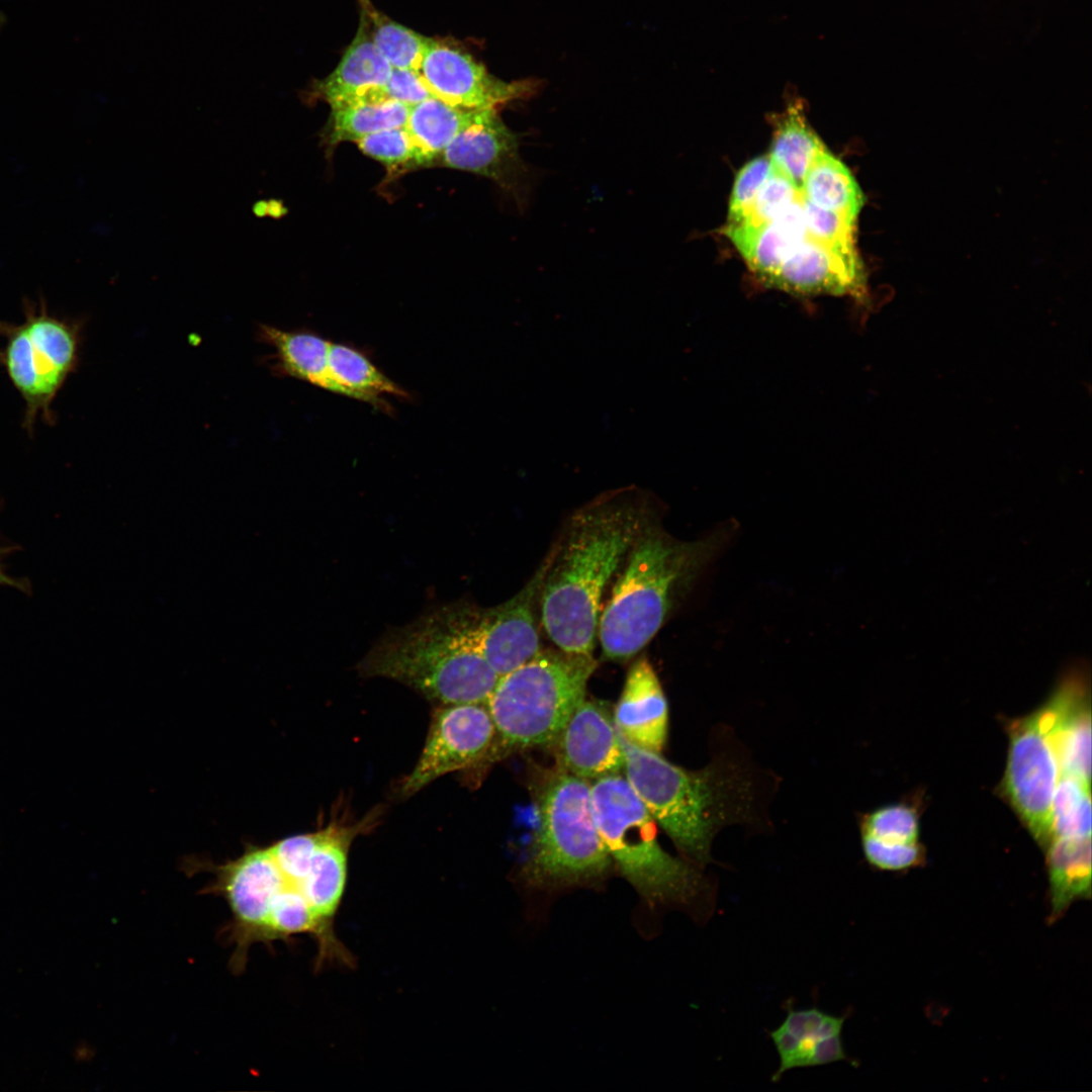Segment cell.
Returning a JSON list of instances; mask_svg holds the SVG:
<instances>
[{
    "label": "cell",
    "instance_id": "d4e9b609",
    "mask_svg": "<svg viewBox=\"0 0 1092 1092\" xmlns=\"http://www.w3.org/2000/svg\"><path fill=\"white\" fill-rule=\"evenodd\" d=\"M801 194L812 204L856 221L863 195L848 168L826 148L812 160L805 174Z\"/></svg>",
    "mask_w": 1092,
    "mask_h": 1092
},
{
    "label": "cell",
    "instance_id": "6da1fadb",
    "mask_svg": "<svg viewBox=\"0 0 1092 1092\" xmlns=\"http://www.w3.org/2000/svg\"><path fill=\"white\" fill-rule=\"evenodd\" d=\"M636 494L620 489L577 510L545 559L541 618L561 650L592 654L595 648L603 593L647 523Z\"/></svg>",
    "mask_w": 1092,
    "mask_h": 1092
},
{
    "label": "cell",
    "instance_id": "d590c367",
    "mask_svg": "<svg viewBox=\"0 0 1092 1092\" xmlns=\"http://www.w3.org/2000/svg\"><path fill=\"white\" fill-rule=\"evenodd\" d=\"M771 169L768 155L758 156L737 173L729 199L727 225L738 223L749 210Z\"/></svg>",
    "mask_w": 1092,
    "mask_h": 1092
},
{
    "label": "cell",
    "instance_id": "5b68a950",
    "mask_svg": "<svg viewBox=\"0 0 1092 1092\" xmlns=\"http://www.w3.org/2000/svg\"><path fill=\"white\" fill-rule=\"evenodd\" d=\"M596 666L592 654L547 649L499 676L486 701L494 737L472 769L483 768L511 749L553 742L584 700Z\"/></svg>",
    "mask_w": 1092,
    "mask_h": 1092
},
{
    "label": "cell",
    "instance_id": "3957f363",
    "mask_svg": "<svg viewBox=\"0 0 1092 1092\" xmlns=\"http://www.w3.org/2000/svg\"><path fill=\"white\" fill-rule=\"evenodd\" d=\"M615 729L626 780L684 858L703 868L711 861L712 840L721 827L747 816L752 784L728 760L688 770L659 752L635 745L616 725Z\"/></svg>",
    "mask_w": 1092,
    "mask_h": 1092
},
{
    "label": "cell",
    "instance_id": "1f68e13d",
    "mask_svg": "<svg viewBox=\"0 0 1092 1092\" xmlns=\"http://www.w3.org/2000/svg\"><path fill=\"white\" fill-rule=\"evenodd\" d=\"M800 195L798 186L771 164L770 172L746 215L738 223L726 226H759L774 219Z\"/></svg>",
    "mask_w": 1092,
    "mask_h": 1092
},
{
    "label": "cell",
    "instance_id": "e0dca14e",
    "mask_svg": "<svg viewBox=\"0 0 1092 1092\" xmlns=\"http://www.w3.org/2000/svg\"><path fill=\"white\" fill-rule=\"evenodd\" d=\"M614 724L632 743L660 752L668 728V708L659 679L642 657L629 669L615 708Z\"/></svg>",
    "mask_w": 1092,
    "mask_h": 1092
},
{
    "label": "cell",
    "instance_id": "484cf974",
    "mask_svg": "<svg viewBox=\"0 0 1092 1092\" xmlns=\"http://www.w3.org/2000/svg\"><path fill=\"white\" fill-rule=\"evenodd\" d=\"M474 110L451 105L435 96L411 106L404 127L415 148V164L427 165L441 155L468 123Z\"/></svg>",
    "mask_w": 1092,
    "mask_h": 1092
},
{
    "label": "cell",
    "instance_id": "f35d334b",
    "mask_svg": "<svg viewBox=\"0 0 1092 1092\" xmlns=\"http://www.w3.org/2000/svg\"><path fill=\"white\" fill-rule=\"evenodd\" d=\"M267 202H268L267 215H269V216H271L273 218H280L287 212V208L284 206V204H283V202L281 200L272 198V199L267 200Z\"/></svg>",
    "mask_w": 1092,
    "mask_h": 1092
},
{
    "label": "cell",
    "instance_id": "4fadbf2b",
    "mask_svg": "<svg viewBox=\"0 0 1092 1092\" xmlns=\"http://www.w3.org/2000/svg\"><path fill=\"white\" fill-rule=\"evenodd\" d=\"M546 561L514 597L498 606L478 610L480 650L498 676L533 658L541 649L533 604L540 592Z\"/></svg>",
    "mask_w": 1092,
    "mask_h": 1092
},
{
    "label": "cell",
    "instance_id": "e575fe53",
    "mask_svg": "<svg viewBox=\"0 0 1092 1092\" xmlns=\"http://www.w3.org/2000/svg\"><path fill=\"white\" fill-rule=\"evenodd\" d=\"M861 846L867 861L882 871H905L925 861V849L919 841L888 842L861 836Z\"/></svg>",
    "mask_w": 1092,
    "mask_h": 1092
},
{
    "label": "cell",
    "instance_id": "d6986e66",
    "mask_svg": "<svg viewBox=\"0 0 1092 1092\" xmlns=\"http://www.w3.org/2000/svg\"><path fill=\"white\" fill-rule=\"evenodd\" d=\"M724 233L765 283L807 236L802 194L774 219L759 226H725Z\"/></svg>",
    "mask_w": 1092,
    "mask_h": 1092
},
{
    "label": "cell",
    "instance_id": "52a82bcc",
    "mask_svg": "<svg viewBox=\"0 0 1092 1092\" xmlns=\"http://www.w3.org/2000/svg\"><path fill=\"white\" fill-rule=\"evenodd\" d=\"M590 786L558 768L538 789L539 827L523 874L532 886L590 885L609 873L613 861L594 819Z\"/></svg>",
    "mask_w": 1092,
    "mask_h": 1092
},
{
    "label": "cell",
    "instance_id": "603a6c76",
    "mask_svg": "<svg viewBox=\"0 0 1092 1092\" xmlns=\"http://www.w3.org/2000/svg\"><path fill=\"white\" fill-rule=\"evenodd\" d=\"M389 412L387 397L405 399L410 394L381 372L361 351L330 342L328 389Z\"/></svg>",
    "mask_w": 1092,
    "mask_h": 1092
},
{
    "label": "cell",
    "instance_id": "5bb4252c",
    "mask_svg": "<svg viewBox=\"0 0 1092 1092\" xmlns=\"http://www.w3.org/2000/svg\"><path fill=\"white\" fill-rule=\"evenodd\" d=\"M764 284L799 295H859L864 276L856 253L839 251L807 235Z\"/></svg>",
    "mask_w": 1092,
    "mask_h": 1092
},
{
    "label": "cell",
    "instance_id": "7c38bea8",
    "mask_svg": "<svg viewBox=\"0 0 1092 1092\" xmlns=\"http://www.w3.org/2000/svg\"><path fill=\"white\" fill-rule=\"evenodd\" d=\"M445 166L490 178L521 204L528 193V169L516 134L495 109H475L468 123L441 154Z\"/></svg>",
    "mask_w": 1092,
    "mask_h": 1092
},
{
    "label": "cell",
    "instance_id": "8d00e7d4",
    "mask_svg": "<svg viewBox=\"0 0 1092 1092\" xmlns=\"http://www.w3.org/2000/svg\"><path fill=\"white\" fill-rule=\"evenodd\" d=\"M357 144L365 155L390 168L415 164V148L404 126L371 133Z\"/></svg>",
    "mask_w": 1092,
    "mask_h": 1092
},
{
    "label": "cell",
    "instance_id": "83f0119b",
    "mask_svg": "<svg viewBox=\"0 0 1092 1092\" xmlns=\"http://www.w3.org/2000/svg\"><path fill=\"white\" fill-rule=\"evenodd\" d=\"M408 105L393 99L332 107L330 145L358 142L371 133L405 126Z\"/></svg>",
    "mask_w": 1092,
    "mask_h": 1092
},
{
    "label": "cell",
    "instance_id": "30bf717a",
    "mask_svg": "<svg viewBox=\"0 0 1092 1092\" xmlns=\"http://www.w3.org/2000/svg\"><path fill=\"white\" fill-rule=\"evenodd\" d=\"M494 725L486 703L438 705L432 713L421 755L403 780L400 793L411 796L440 777L474 768L489 750Z\"/></svg>",
    "mask_w": 1092,
    "mask_h": 1092
},
{
    "label": "cell",
    "instance_id": "836d02e7",
    "mask_svg": "<svg viewBox=\"0 0 1092 1092\" xmlns=\"http://www.w3.org/2000/svg\"><path fill=\"white\" fill-rule=\"evenodd\" d=\"M803 207L806 232L810 238L845 253H856L854 249L855 221L839 213L820 208L804 198Z\"/></svg>",
    "mask_w": 1092,
    "mask_h": 1092
},
{
    "label": "cell",
    "instance_id": "44dd1931",
    "mask_svg": "<svg viewBox=\"0 0 1092 1092\" xmlns=\"http://www.w3.org/2000/svg\"><path fill=\"white\" fill-rule=\"evenodd\" d=\"M1049 877V923L1078 900L1091 898V835L1055 837L1043 848Z\"/></svg>",
    "mask_w": 1092,
    "mask_h": 1092
},
{
    "label": "cell",
    "instance_id": "ab89813d",
    "mask_svg": "<svg viewBox=\"0 0 1092 1092\" xmlns=\"http://www.w3.org/2000/svg\"><path fill=\"white\" fill-rule=\"evenodd\" d=\"M0 585L13 586V587H17V588L25 590V587H24L23 583L16 580V579H14V578H12V577H10L9 575H7L6 572L3 570L1 564H0Z\"/></svg>",
    "mask_w": 1092,
    "mask_h": 1092
},
{
    "label": "cell",
    "instance_id": "f546056e",
    "mask_svg": "<svg viewBox=\"0 0 1092 1092\" xmlns=\"http://www.w3.org/2000/svg\"><path fill=\"white\" fill-rule=\"evenodd\" d=\"M1050 831L1051 839L1091 835L1090 784L1061 775L1051 804Z\"/></svg>",
    "mask_w": 1092,
    "mask_h": 1092
},
{
    "label": "cell",
    "instance_id": "2e32d148",
    "mask_svg": "<svg viewBox=\"0 0 1092 1092\" xmlns=\"http://www.w3.org/2000/svg\"><path fill=\"white\" fill-rule=\"evenodd\" d=\"M843 1022V1017L816 1007L790 1009L783 1023L769 1032L780 1058L771 1080L777 1082L792 1069L847 1060L841 1039Z\"/></svg>",
    "mask_w": 1092,
    "mask_h": 1092
},
{
    "label": "cell",
    "instance_id": "74e56055",
    "mask_svg": "<svg viewBox=\"0 0 1092 1092\" xmlns=\"http://www.w3.org/2000/svg\"><path fill=\"white\" fill-rule=\"evenodd\" d=\"M387 99L414 106L434 95L425 84L421 74L413 69L392 68L385 85Z\"/></svg>",
    "mask_w": 1092,
    "mask_h": 1092
},
{
    "label": "cell",
    "instance_id": "4dcf8cb0",
    "mask_svg": "<svg viewBox=\"0 0 1092 1092\" xmlns=\"http://www.w3.org/2000/svg\"><path fill=\"white\" fill-rule=\"evenodd\" d=\"M860 836L888 842L918 841V811L905 802L880 807L862 818Z\"/></svg>",
    "mask_w": 1092,
    "mask_h": 1092
},
{
    "label": "cell",
    "instance_id": "7a4b0ae2",
    "mask_svg": "<svg viewBox=\"0 0 1092 1092\" xmlns=\"http://www.w3.org/2000/svg\"><path fill=\"white\" fill-rule=\"evenodd\" d=\"M479 608L457 602L386 632L358 663L438 704L486 703L499 676L478 641Z\"/></svg>",
    "mask_w": 1092,
    "mask_h": 1092
},
{
    "label": "cell",
    "instance_id": "9a60e30c",
    "mask_svg": "<svg viewBox=\"0 0 1092 1092\" xmlns=\"http://www.w3.org/2000/svg\"><path fill=\"white\" fill-rule=\"evenodd\" d=\"M607 712L595 702L579 703L554 740L559 768L587 781L624 770V753Z\"/></svg>",
    "mask_w": 1092,
    "mask_h": 1092
},
{
    "label": "cell",
    "instance_id": "277c9868",
    "mask_svg": "<svg viewBox=\"0 0 1092 1092\" xmlns=\"http://www.w3.org/2000/svg\"><path fill=\"white\" fill-rule=\"evenodd\" d=\"M721 544V533L678 541L647 522L599 619L605 657L626 659L649 643Z\"/></svg>",
    "mask_w": 1092,
    "mask_h": 1092
},
{
    "label": "cell",
    "instance_id": "ffe728a7",
    "mask_svg": "<svg viewBox=\"0 0 1092 1092\" xmlns=\"http://www.w3.org/2000/svg\"><path fill=\"white\" fill-rule=\"evenodd\" d=\"M349 831L329 827L320 832V840L309 870L298 885L314 915L333 927L347 881Z\"/></svg>",
    "mask_w": 1092,
    "mask_h": 1092
},
{
    "label": "cell",
    "instance_id": "60d3db41",
    "mask_svg": "<svg viewBox=\"0 0 1092 1092\" xmlns=\"http://www.w3.org/2000/svg\"><path fill=\"white\" fill-rule=\"evenodd\" d=\"M252 210H253V213L257 217L266 216L267 212H268V202H267V200L261 199V200L256 201L252 206Z\"/></svg>",
    "mask_w": 1092,
    "mask_h": 1092
},
{
    "label": "cell",
    "instance_id": "8992f818",
    "mask_svg": "<svg viewBox=\"0 0 1092 1092\" xmlns=\"http://www.w3.org/2000/svg\"><path fill=\"white\" fill-rule=\"evenodd\" d=\"M590 799L612 861L639 895L652 906L693 904L704 889L700 868L660 846L658 824L626 778L614 775L595 780Z\"/></svg>",
    "mask_w": 1092,
    "mask_h": 1092
},
{
    "label": "cell",
    "instance_id": "cb8c5ba5",
    "mask_svg": "<svg viewBox=\"0 0 1092 1092\" xmlns=\"http://www.w3.org/2000/svg\"><path fill=\"white\" fill-rule=\"evenodd\" d=\"M774 123L770 162L801 190L809 165L825 146L810 127L801 97L790 96L783 112L775 116Z\"/></svg>",
    "mask_w": 1092,
    "mask_h": 1092
},
{
    "label": "cell",
    "instance_id": "ba28073f",
    "mask_svg": "<svg viewBox=\"0 0 1092 1092\" xmlns=\"http://www.w3.org/2000/svg\"><path fill=\"white\" fill-rule=\"evenodd\" d=\"M1069 692L1067 681L1043 705L1007 725L1009 748L1000 793L1042 848L1051 840L1050 810L1061 777L1056 733Z\"/></svg>",
    "mask_w": 1092,
    "mask_h": 1092
},
{
    "label": "cell",
    "instance_id": "7402d4cb",
    "mask_svg": "<svg viewBox=\"0 0 1092 1092\" xmlns=\"http://www.w3.org/2000/svg\"><path fill=\"white\" fill-rule=\"evenodd\" d=\"M257 335L273 351L267 363L275 375L328 389L329 341L312 332L287 331L262 324Z\"/></svg>",
    "mask_w": 1092,
    "mask_h": 1092
},
{
    "label": "cell",
    "instance_id": "4316f807",
    "mask_svg": "<svg viewBox=\"0 0 1092 1092\" xmlns=\"http://www.w3.org/2000/svg\"><path fill=\"white\" fill-rule=\"evenodd\" d=\"M1061 775L1091 784V709L1084 686L1072 680L1056 733Z\"/></svg>",
    "mask_w": 1092,
    "mask_h": 1092
},
{
    "label": "cell",
    "instance_id": "f1b7e54d",
    "mask_svg": "<svg viewBox=\"0 0 1092 1092\" xmlns=\"http://www.w3.org/2000/svg\"><path fill=\"white\" fill-rule=\"evenodd\" d=\"M359 2L371 40L390 66L419 71L430 38L391 20L369 0Z\"/></svg>",
    "mask_w": 1092,
    "mask_h": 1092
},
{
    "label": "cell",
    "instance_id": "9c48e42d",
    "mask_svg": "<svg viewBox=\"0 0 1092 1092\" xmlns=\"http://www.w3.org/2000/svg\"><path fill=\"white\" fill-rule=\"evenodd\" d=\"M0 332L6 338L3 363L24 399L29 429L39 413L50 420V405L77 365L79 331L44 310H30L23 324H0Z\"/></svg>",
    "mask_w": 1092,
    "mask_h": 1092
},
{
    "label": "cell",
    "instance_id": "d6a6232c",
    "mask_svg": "<svg viewBox=\"0 0 1092 1092\" xmlns=\"http://www.w3.org/2000/svg\"><path fill=\"white\" fill-rule=\"evenodd\" d=\"M320 840V832L299 834L284 838L269 846L282 873L283 889L298 892V885L306 876Z\"/></svg>",
    "mask_w": 1092,
    "mask_h": 1092
},
{
    "label": "cell",
    "instance_id": "8fae6325",
    "mask_svg": "<svg viewBox=\"0 0 1092 1092\" xmlns=\"http://www.w3.org/2000/svg\"><path fill=\"white\" fill-rule=\"evenodd\" d=\"M431 93L457 107L495 109L533 94V81L507 82L465 51L430 39L419 69Z\"/></svg>",
    "mask_w": 1092,
    "mask_h": 1092
},
{
    "label": "cell",
    "instance_id": "ac0fdd59",
    "mask_svg": "<svg viewBox=\"0 0 1092 1092\" xmlns=\"http://www.w3.org/2000/svg\"><path fill=\"white\" fill-rule=\"evenodd\" d=\"M392 67L374 46L361 19L356 36L337 68L318 84L332 107L387 99L385 85Z\"/></svg>",
    "mask_w": 1092,
    "mask_h": 1092
}]
</instances>
